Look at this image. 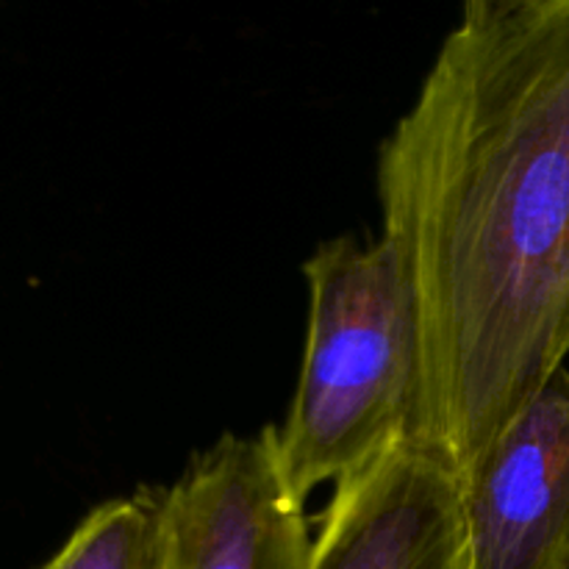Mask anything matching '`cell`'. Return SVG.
<instances>
[{
    "mask_svg": "<svg viewBox=\"0 0 569 569\" xmlns=\"http://www.w3.org/2000/svg\"><path fill=\"white\" fill-rule=\"evenodd\" d=\"M461 483L415 442L333 487L311 569H470Z\"/></svg>",
    "mask_w": 569,
    "mask_h": 569,
    "instance_id": "277c9868",
    "label": "cell"
},
{
    "mask_svg": "<svg viewBox=\"0 0 569 569\" xmlns=\"http://www.w3.org/2000/svg\"><path fill=\"white\" fill-rule=\"evenodd\" d=\"M156 569H311L315 537L283 472L278 426L222 433L153 489Z\"/></svg>",
    "mask_w": 569,
    "mask_h": 569,
    "instance_id": "3957f363",
    "label": "cell"
},
{
    "mask_svg": "<svg viewBox=\"0 0 569 569\" xmlns=\"http://www.w3.org/2000/svg\"><path fill=\"white\" fill-rule=\"evenodd\" d=\"M465 498L470 569H569V370L517 415Z\"/></svg>",
    "mask_w": 569,
    "mask_h": 569,
    "instance_id": "5b68a950",
    "label": "cell"
},
{
    "mask_svg": "<svg viewBox=\"0 0 569 569\" xmlns=\"http://www.w3.org/2000/svg\"><path fill=\"white\" fill-rule=\"evenodd\" d=\"M309 283L303 361L283 426V472L300 503L365 470L411 433L420 326L409 267L387 237L322 242Z\"/></svg>",
    "mask_w": 569,
    "mask_h": 569,
    "instance_id": "7a4b0ae2",
    "label": "cell"
},
{
    "mask_svg": "<svg viewBox=\"0 0 569 569\" xmlns=\"http://www.w3.org/2000/svg\"><path fill=\"white\" fill-rule=\"evenodd\" d=\"M39 569H156L153 489L94 506Z\"/></svg>",
    "mask_w": 569,
    "mask_h": 569,
    "instance_id": "8992f818",
    "label": "cell"
},
{
    "mask_svg": "<svg viewBox=\"0 0 569 569\" xmlns=\"http://www.w3.org/2000/svg\"><path fill=\"white\" fill-rule=\"evenodd\" d=\"M409 267V442L461 489L569 356V0H472L378 153Z\"/></svg>",
    "mask_w": 569,
    "mask_h": 569,
    "instance_id": "6da1fadb",
    "label": "cell"
}]
</instances>
